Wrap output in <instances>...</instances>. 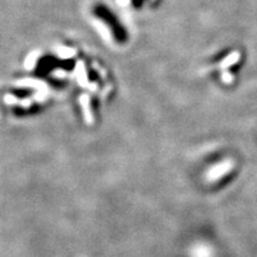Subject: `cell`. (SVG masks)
I'll return each mask as SVG.
<instances>
[]
</instances>
